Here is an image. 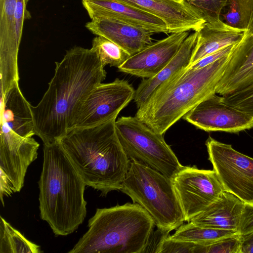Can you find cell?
Wrapping results in <instances>:
<instances>
[{"instance_id": "obj_5", "label": "cell", "mask_w": 253, "mask_h": 253, "mask_svg": "<svg viewBox=\"0 0 253 253\" xmlns=\"http://www.w3.org/2000/svg\"><path fill=\"white\" fill-rule=\"evenodd\" d=\"M155 225L135 203L97 209L88 220V230L68 253H142Z\"/></svg>"}, {"instance_id": "obj_18", "label": "cell", "mask_w": 253, "mask_h": 253, "mask_svg": "<svg viewBox=\"0 0 253 253\" xmlns=\"http://www.w3.org/2000/svg\"><path fill=\"white\" fill-rule=\"evenodd\" d=\"M86 28L97 36L114 42L130 55L151 44L153 33L118 20L100 18L92 19Z\"/></svg>"}, {"instance_id": "obj_30", "label": "cell", "mask_w": 253, "mask_h": 253, "mask_svg": "<svg viewBox=\"0 0 253 253\" xmlns=\"http://www.w3.org/2000/svg\"><path fill=\"white\" fill-rule=\"evenodd\" d=\"M169 235L164 238L158 246L156 253H193L195 244L171 239Z\"/></svg>"}, {"instance_id": "obj_20", "label": "cell", "mask_w": 253, "mask_h": 253, "mask_svg": "<svg viewBox=\"0 0 253 253\" xmlns=\"http://www.w3.org/2000/svg\"><path fill=\"white\" fill-rule=\"evenodd\" d=\"M245 204L234 194L223 191L214 202L190 221L202 226L238 232Z\"/></svg>"}, {"instance_id": "obj_33", "label": "cell", "mask_w": 253, "mask_h": 253, "mask_svg": "<svg viewBox=\"0 0 253 253\" xmlns=\"http://www.w3.org/2000/svg\"><path fill=\"white\" fill-rule=\"evenodd\" d=\"M0 196L1 202L4 206L3 197H8L14 193L13 186L8 177L2 171L0 170Z\"/></svg>"}, {"instance_id": "obj_1", "label": "cell", "mask_w": 253, "mask_h": 253, "mask_svg": "<svg viewBox=\"0 0 253 253\" xmlns=\"http://www.w3.org/2000/svg\"><path fill=\"white\" fill-rule=\"evenodd\" d=\"M55 64L47 90L37 106L31 105L35 135L46 145L59 141L73 128L82 103L106 77L91 49L75 46Z\"/></svg>"}, {"instance_id": "obj_2", "label": "cell", "mask_w": 253, "mask_h": 253, "mask_svg": "<svg viewBox=\"0 0 253 253\" xmlns=\"http://www.w3.org/2000/svg\"><path fill=\"white\" fill-rule=\"evenodd\" d=\"M116 121L74 128L59 140L85 186L102 196L120 190L129 166L116 133Z\"/></svg>"}, {"instance_id": "obj_28", "label": "cell", "mask_w": 253, "mask_h": 253, "mask_svg": "<svg viewBox=\"0 0 253 253\" xmlns=\"http://www.w3.org/2000/svg\"><path fill=\"white\" fill-rule=\"evenodd\" d=\"M241 235L226 237L207 245H195L193 253H241Z\"/></svg>"}, {"instance_id": "obj_4", "label": "cell", "mask_w": 253, "mask_h": 253, "mask_svg": "<svg viewBox=\"0 0 253 253\" xmlns=\"http://www.w3.org/2000/svg\"><path fill=\"white\" fill-rule=\"evenodd\" d=\"M229 55L206 67H187L177 73L151 94L135 116L163 135L199 103L216 93Z\"/></svg>"}, {"instance_id": "obj_32", "label": "cell", "mask_w": 253, "mask_h": 253, "mask_svg": "<svg viewBox=\"0 0 253 253\" xmlns=\"http://www.w3.org/2000/svg\"><path fill=\"white\" fill-rule=\"evenodd\" d=\"M253 231V204H245L241 215L239 234L243 235Z\"/></svg>"}, {"instance_id": "obj_34", "label": "cell", "mask_w": 253, "mask_h": 253, "mask_svg": "<svg viewBox=\"0 0 253 253\" xmlns=\"http://www.w3.org/2000/svg\"><path fill=\"white\" fill-rule=\"evenodd\" d=\"M241 235V253H253V231Z\"/></svg>"}, {"instance_id": "obj_21", "label": "cell", "mask_w": 253, "mask_h": 253, "mask_svg": "<svg viewBox=\"0 0 253 253\" xmlns=\"http://www.w3.org/2000/svg\"><path fill=\"white\" fill-rule=\"evenodd\" d=\"M245 30L232 27L222 20L215 24L205 23L197 32V41L188 67L210 54L236 44Z\"/></svg>"}, {"instance_id": "obj_19", "label": "cell", "mask_w": 253, "mask_h": 253, "mask_svg": "<svg viewBox=\"0 0 253 253\" xmlns=\"http://www.w3.org/2000/svg\"><path fill=\"white\" fill-rule=\"evenodd\" d=\"M0 126L24 138L35 135L31 105L15 84L0 96Z\"/></svg>"}, {"instance_id": "obj_14", "label": "cell", "mask_w": 253, "mask_h": 253, "mask_svg": "<svg viewBox=\"0 0 253 253\" xmlns=\"http://www.w3.org/2000/svg\"><path fill=\"white\" fill-rule=\"evenodd\" d=\"M253 84V12L239 42L233 45L216 93L226 95Z\"/></svg>"}, {"instance_id": "obj_22", "label": "cell", "mask_w": 253, "mask_h": 253, "mask_svg": "<svg viewBox=\"0 0 253 253\" xmlns=\"http://www.w3.org/2000/svg\"><path fill=\"white\" fill-rule=\"evenodd\" d=\"M197 38V32L189 34L176 55L159 73L142 81L135 90L134 97L137 108L158 86L177 73L188 67Z\"/></svg>"}, {"instance_id": "obj_35", "label": "cell", "mask_w": 253, "mask_h": 253, "mask_svg": "<svg viewBox=\"0 0 253 253\" xmlns=\"http://www.w3.org/2000/svg\"><path fill=\"white\" fill-rule=\"evenodd\" d=\"M171 0V1H174V2H177V3H181V4H184V3H185L184 2V0Z\"/></svg>"}, {"instance_id": "obj_29", "label": "cell", "mask_w": 253, "mask_h": 253, "mask_svg": "<svg viewBox=\"0 0 253 253\" xmlns=\"http://www.w3.org/2000/svg\"><path fill=\"white\" fill-rule=\"evenodd\" d=\"M222 98L227 104L253 116V84L243 89L222 96Z\"/></svg>"}, {"instance_id": "obj_6", "label": "cell", "mask_w": 253, "mask_h": 253, "mask_svg": "<svg viewBox=\"0 0 253 253\" xmlns=\"http://www.w3.org/2000/svg\"><path fill=\"white\" fill-rule=\"evenodd\" d=\"M120 191L142 206L164 232L169 233L185 221L172 179L156 170L130 161Z\"/></svg>"}, {"instance_id": "obj_31", "label": "cell", "mask_w": 253, "mask_h": 253, "mask_svg": "<svg viewBox=\"0 0 253 253\" xmlns=\"http://www.w3.org/2000/svg\"><path fill=\"white\" fill-rule=\"evenodd\" d=\"M234 45V44L226 46L216 52L210 54L202 58L192 65L188 67V68L199 69L206 67L220 58L229 55Z\"/></svg>"}, {"instance_id": "obj_9", "label": "cell", "mask_w": 253, "mask_h": 253, "mask_svg": "<svg viewBox=\"0 0 253 253\" xmlns=\"http://www.w3.org/2000/svg\"><path fill=\"white\" fill-rule=\"evenodd\" d=\"M172 179L185 221L205 211L224 191L213 169L183 166Z\"/></svg>"}, {"instance_id": "obj_7", "label": "cell", "mask_w": 253, "mask_h": 253, "mask_svg": "<svg viewBox=\"0 0 253 253\" xmlns=\"http://www.w3.org/2000/svg\"><path fill=\"white\" fill-rule=\"evenodd\" d=\"M116 133L125 153L133 161L172 179L183 166L163 134L136 117H122L115 123Z\"/></svg>"}, {"instance_id": "obj_13", "label": "cell", "mask_w": 253, "mask_h": 253, "mask_svg": "<svg viewBox=\"0 0 253 253\" xmlns=\"http://www.w3.org/2000/svg\"><path fill=\"white\" fill-rule=\"evenodd\" d=\"M189 34V31L171 33L131 55L118 70L143 78L153 77L174 57Z\"/></svg>"}, {"instance_id": "obj_26", "label": "cell", "mask_w": 253, "mask_h": 253, "mask_svg": "<svg viewBox=\"0 0 253 253\" xmlns=\"http://www.w3.org/2000/svg\"><path fill=\"white\" fill-rule=\"evenodd\" d=\"M226 12L222 15L227 24L246 29L252 13L253 0H228Z\"/></svg>"}, {"instance_id": "obj_24", "label": "cell", "mask_w": 253, "mask_h": 253, "mask_svg": "<svg viewBox=\"0 0 253 253\" xmlns=\"http://www.w3.org/2000/svg\"><path fill=\"white\" fill-rule=\"evenodd\" d=\"M40 247L27 239L1 216L0 221V253H40Z\"/></svg>"}, {"instance_id": "obj_3", "label": "cell", "mask_w": 253, "mask_h": 253, "mask_svg": "<svg viewBox=\"0 0 253 253\" xmlns=\"http://www.w3.org/2000/svg\"><path fill=\"white\" fill-rule=\"evenodd\" d=\"M39 181L41 218L57 236L73 233L86 214L85 185L59 141L43 144Z\"/></svg>"}, {"instance_id": "obj_16", "label": "cell", "mask_w": 253, "mask_h": 253, "mask_svg": "<svg viewBox=\"0 0 253 253\" xmlns=\"http://www.w3.org/2000/svg\"><path fill=\"white\" fill-rule=\"evenodd\" d=\"M149 13L162 20L169 33L198 32L205 20L186 3L169 0H115Z\"/></svg>"}, {"instance_id": "obj_11", "label": "cell", "mask_w": 253, "mask_h": 253, "mask_svg": "<svg viewBox=\"0 0 253 253\" xmlns=\"http://www.w3.org/2000/svg\"><path fill=\"white\" fill-rule=\"evenodd\" d=\"M213 94L194 107L182 118L206 131L238 133L253 128V116L224 103L222 96Z\"/></svg>"}, {"instance_id": "obj_25", "label": "cell", "mask_w": 253, "mask_h": 253, "mask_svg": "<svg viewBox=\"0 0 253 253\" xmlns=\"http://www.w3.org/2000/svg\"><path fill=\"white\" fill-rule=\"evenodd\" d=\"M90 49L96 54L104 67L110 65L118 68L131 56L114 42L100 36L93 38Z\"/></svg>"}, {"instance_id": "obj_23", "label": "cell", "mask_w": 253, "mask_h": 253, "mask_svg": "<svg viewBox=\"0 0 253 253\" xmlns=\"http://www.w3.org/2000/svg\"><path fill=\"white\" fill-rule=\"evenodd\" d=\"M238 233L235 230L204 227L189 221L183 223L172 235H169V237L174 240L204 245Z\"/></svg>"}, {"instance_id": "obj_27", "label": "cell", "mask_w": 253, "mask_h": 253, "mask_svg": "<svg viewBox=\"0 0 253 253\" xmlns=\"http://www.w3.org/2000/svg\"><path fill=\"white\" fill-rule=\"evenodd\" d=\"M209 24H215L221 19L222 10L227 6L228 0H184Z\"/></svg>"}, {"instance_id": "obj_8", "label": "cell", "mask_w": 253, "mask_h": 253, "mask_svg": "<svg viewBox=\"0 0 253 253\" xmlns=\"http://www.w3.org/2000/svg\"><path fill=\"white\" fill-rule=\"evenodd\" d=\"M205 144L208 160L224 191L234 194L246 204H253V158L211 136Z\"/></svg>"}, {"instance_id": "obj_10", "label": "cell", "mask_w": 253, "mask_h": 253, "mask_svg": "<svg viewBox=\"0 0 253 253\" xmlns=\"http://www.w3.org/2000/svg\"><path fill=\"white\" fill-rule=\"evenodd\" d=\"M135 92L127 81L118 78L111 83L99 84L82 103L73 128L89 127L116 119L134 99Z\"/></svg>"}, {"instance_id": "obj_15", "label": "cell", "mask_w": 253, "mask_h": 253, "mask_svg": "<svg viewBox=\"0 0 253 253\" xmlns=\"http://www.w3.org/2000/svg\"><path fill=\"white\" fill-rule=\"evenodd\" d=\"M17 0H0V89L4 95L19 81L18 54L20 46L16 35Z\"/></svg>"}, {"instance_id": "obj_12", "label": "cell", "mask_w": 253, "mask_h": 253, "mask_svg": "<svg viewBox=\"0 0 253 253\" xmlns=\"http://www.w3.org/2000/svg\"><path fill=\"white\" fill-rule=\"evenodd\" d=\"M39 146L32 137L24 138L0 126V170L8 177L14 193L23 187L27 170L37 159Z\"/></svg>"}, {"instance_id": "obj_17", "label": "cell", "mask_w": 253, "mask_h": 253, "mask_svg": "<svg viewBox=\"0 0 253 253\" xmlns=\"http://www.w3.org/2000/svg\"><path fill=\"white\" fill-rule=\"evenodd\" d=\"M92 19L107 18L123 21L154 33L169 34L161 19L142 10L115 0H83Z\"/></svg>"}]
</instances>
